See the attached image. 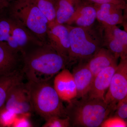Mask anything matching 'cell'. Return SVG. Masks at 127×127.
Segmentation results:
<instances>
[{
  "mask_svg": "<svg viewBox=\"0 0 127 127\" xmlns=\"http://www.w3.org/2000/svg\"><path fill=\"white\" fill-rule=\"evenodd\" d=\"M69 64L48 42L35 48L22 57L21 70L28 81H50Z\"/></svg>",
  "mask_w": 127,
  "mask_h": 127,
  "instance_id": "cell-1",
  "label": "cell"
},
{
  "mask_svg": "<svg viewBox=\"0 0 127 127\" xmlns=\"http://www.w3.org/2000/svg\"><path fill=\"white\" fill-rule=\"evenodd\" d=\"M66 114L71 127H98L115 111L116 107L107 104L104 100L86 96L79 100L68 102Z\"/></svg>",
  "mask_w": 127,
  "mask_h": 127,
  "instance_id": "cell-2",
  "label": "cell"
},
{
  "mask_svg": "<svg viewBox=\"0 0 127 127\" xmlns=\"http://www.w3.org/2000/svg\"><path fill=\"white\" fill-rule=\"evenodd\" d=\"M65 25L70 43L69 63L88 61L103 47V27L101 23L84 27Z\"/></svg>",
  "mask_w": 127,
  "mask_h": 127,
  "instance_id": "cell-3",
  "label": "cell"
},
{
  "mask_svg": "<svg viewBox=\"0 0 127 127\" xmlns=\"http://www.w3.org/2000/svg\"><path fill=\"white\" fill-rule=\"evenodd\" d=\"M50 81L26 83L33 111L45 120L53 117H67L62 100Z\"/></svg>",
  "mask_w": 127,
  "mask_h": 127,
  "instance_id": "cell-4",
  "label": "cell"
},
{
  "mask_svg": "<svg viewBox=\"0 0 127 127\" xmlns=\"http://www.w3.org/2000/svg\"><path fill=\"white\" fill-rule=\"evenodd\" d=\"M0 42L22 57L44 44L6 10L0 13Z\"/></svg>",
  "mask_w": 127,
  "mask_h": 127,
  "instance_id": "cell-5",
  "label": "cell"
},
{
  "mask_svg": "<svg viewBox=\"0 0 127 127\" xmlns=\"http://www.w3.org/2000/svg\"><path fill=\"white\" fill-rule=\"evenodd\" d=\"M6 10L39 40L47 43L49 22L35 0H14Z\"/></svg>",
  "mask_w": 127,
  "mask_h": 127,
  "instance_id": "cell-6",
  "label": "cell"
},
{
  "mask_svg": "<svg viewBox=\"0 0 127 127\" xmlns=\"http://www.w3.org/2000/svg\"><path fill=\"white\" fill-rule=\"evenodd\" d=\"M127 97V58L121 59L111 79L109 89L104 96L107 104L116 106Z\"/></svg>",
  "mask_w": 127,
  "mask_h": 127,
  "instance_id": "cell-7",
  "label": "cell"
},
{
  "mask_svg": "<svg viewBox=\"0 0 127 127\" xmlns=\"http://www.w3.org/2000/svg\"><path fill=\"white\" fill-rule=\"evenodd\" d=\"M47 38L50 45L69 62L70 43L69 32L66 25L57 24L54 22L49 23Z\"/></svg>",
  "mask_w": 127,
  "mask_h": 127,
  "instance_id": "cell-8",
  "label": "cell"
},
{
  "mask_svg": "<svg viewBox=\"0 0 127 127\" xmlns=\"http://www.w3.org/2000/svg\"><path fill=\"white\" fill-rule=\"evenodd\" d=\"M4 107L17 114H30L34 112L26 83L21 82L12 89Z\"/></svg>",
  "mask_w": 127,
  "mask_h": 127,
  "instance_id": "cell-9",
  "label": "cell"
},
{
  "mask_svg": "<svg viewBox=\"0 0 127 127\" xmlns=\"http://www.w3.org/2000/svg\"><path fill=\"white\" fill-rule=\"evenodd\" d=\"M54 88L62 101L67 102L76 97V87L72 73L64 68L57 74L54 80Z\"/></svg>",
  "mask_w": 127,
  "mask_h": 127,
  "instance_id": "cell-10",
  "label": "cell"
},
{
  "mask_svg": "<svg viewBox=\"0 0 127 127\" xmlns=\"http://www.w3.org/2000/svg\"><path fill=\"white\" fill-rule=\"evenodd\" d=\"M96 12L94 5L85 0H80L74 14L65 25L87 27L95 23Z\"/></svg>",
  "mask_w": 127,
  "mask_h": 127,
  "instance_id": "cell-11",
  "label": "cell"
},
{
  "mask_svg": "<svg viewBox=\"0 0 127 127\" xmlns=\"http://www.w3.org/2000/svg\"><path fill=\"white\" fill-rule=\"evenodd\" d=\"M94 5L96 12V19L102 25L116 26L122 24L123 9L119 6L111 3Z\"/></svg>",
  "mask_w": 127,
  "mask_h": 127,
  "instance_id": "cell-12",
  "label": "cell"
},
{
  "mask_svg": "<svg viewBox=\"0 0 127 127\" xmlns=\"http://www.w3.org/2000/svg\"><path fill=\"white\" fill-rule=\"evenodd\" d=\"M117 65H113L104 68L95 76L91 89L87 96L91 98H98L104 101L105 92L109 88Z\"/></svg>",
  "mask_w": 127,
  "mask_h": 127,
  "instance_id": "cell-13",
  "label": "cell"
},
{
  "mask_svg": "<svg viewBox=\"0 0 127 127\" xmlns=\"http://www.w3.org/2000/svg\"><path fill=\"white\" fill-rule=\"evenodd\" d=\"M72 74L76 87V97L81 98L86 96L91 89L94 78L86 63L79 62L73 69Z\"/></svg>",
  "mask_w": 127,
  "mask_h": 127,
  "instance_id": "cell-14",
  "label": "cell"
},
{
  "mask_svg": "<svg viewBox=\"0 0 127 127\" xmlns=\"http://www.w3.org/2000/svg\"><path fill=\"white\" fill-rule=\"evenodd\" d=\"M22 57L0 42V76L22 68Z\"/></svg>",
  "mask_w": 127,
  "mask_h": 127,
  "instance_id": "cell-15",
  "label": "cell"
},
{
  "mask_svg": "<svg viewBox=\"0 0 127 127\" xmlns=\"http://www.w3.org/2000/svg\"><path fill=\"white\" fill-rule=\"evenodd\" d=\"M118 59L109 50L102 47L87 61L86 64L95 77L104 68L118 64Z\"/></svg>",
  "mask_w": 127,
  "mask_h": 127,
  "instance_id": "cell-16",
  "label": "cell"
},
{
  "mask_svg": "<svg viewBox=\"0 0 127 127\" xmlns=\"http://www.w3.org/2000/svg\"><path fill=\"white\" fill-rule=\"evenodd\" d=\"M25 78L21 68L0 76V109L4 106L10 91Z\"/></svg>",
  "mask_w": 127,
  "mask_h": 127,
  "instance_id": "cell-17",
  "label": "cell"
},
{
  "mask_svg": "<svg viewBox=\"0 0 127 127\" xmlns=\"http://www.w3.org/2000/svg\"><path fill=\"white\" fill-rule=\"evenodd\" d=\"M80 0H55V23L65 25L76 9Z\"/></svg>",
  "mask_w": 127,
  "mask_h": 127,
  "instance_id": "cell-18",
  "label": "cell"
},
{
  "mask_svg": "<svg viewBox=\"0 0 127 127\" xmlns=\"http://www.w3.org/2000/svg\"><path fill=\"white\" fill-rule=\"evenodd\" d=\"M103 26V25H102ZM103 27V47L108 49L118 59L127 58V47L109 31L106 26Z\"/></svg>",
  "mask_w": 127,
  "mask_h": 127,
  "instance_id": "cell-19",
  "label": "cell"
},
{
  "mask_svg": "<svg viewBox=\"0 0 127 127\" xmlns=\"http://www.w3.org/2000/svg\"><path fill=\"white\" fill-rule=\"evenodd\" d=\"M38 7L47 18L49 23L56 19L55 0H35Z\"/></svg>",
  "mask_w": 127,
  "mask_h": 127,
  "instance_id": "cell-20",
  "label": "cell"
},
{
  "mask_svg": "<svg viewBox=\"0 0 127 127\" xmlns=\"http://www.w3.org/2000/svg\"><path fill=\"white\" fill-rule=\"evenodd\" d=\"M17 115L4 107L0 109V127H11Z\"/></svg>",
  "mask_w": 127,
  "mask_h": 127,
  "instance_id": "cell-21",
  "label": "cell"
},
{
  "mask_svg": "<svg viewBox=\"0 0 127 127\" xmlns=\"http://www.w3.org/2000/svg\"><path fill=\"white\" fill-rule=\"evenodd\" d=\"M43 127H71L70 120L68 117L62 118L58 117H53L46 120Z\"/></svg>",
  "mask_w": 127,
  "mask_h": 127,
  "instance_id": "cell-22",
  "label": "cell"
},
{
  "mask_svg": "<svg viewBox=\"0 0 127 127\" xmlns=\"http://www.w3.org/2000/svg\"><path fill=\"white\" fill-rule=\"evenodd\" d=\"M101 127H127V121L115 116L107 118L101 124Z\"/></svg>",
  "mask_w": 127,
  "mask_h": 127,
  "instance_id": "cell-23",
  "label": "cell"
},
{
  "mask_svg": "<svg viewBox=\"0 0 127 127\" xmlns=\"http://www.w3.org/2000/svg\"><path fill=\"white\" fill-rule=\"evenodd\" d=\"M30 114H17L11 127H32V124L29 120Z\"/></svg>",
  "mask_w": 127,
  "mask_h": 127,
  "instance_id": "cell-24",
  "label": "cell"
},
{
  "mask_svg": "<svg viewBox=\"0 0 127 127\" xmlns=\"http://www.w3.org/2000/svg\"><path fill=\"white\" fill-rule=\"evenodd\" d=\"M116 116L124 120L127 118V97L119 101L116 105Z\"/></svg>",
  "mask_w": 127,
  "mask_h": 127,
  "instance_id": "cell-25",
  "label": "cell"
},
{
  "mask_svg": "<svg viewBox=\"0 0 127 127\" xmlns=\"http://www.w3.org/2000/svg\"><path fill=\"white\" fill-rule=\"evenodd\" d=\"M93 4H101L105 3H111L117 5L123 10L127 9V4L125 0H85Z\"/></svg>",
  "mask_w": 127,
  "mask_h": 127,
  "instance_id": "cell-26",
  "label": "cell"
},
{
  "mask_svg": "<svg viewBox=\"0 0 127 127\" xmlns=\"http://www.w3.org/2000/svg\"><path fill=\"white\" fill-rule=\"evenodd\" d=\"M14 0H0V13L4 11Z\"/></svg>",
  "mask_w": 127,
  "mask_h": 127,
  "instance_id": "cell-27",
  "label": "cell"
}]
</instances>
